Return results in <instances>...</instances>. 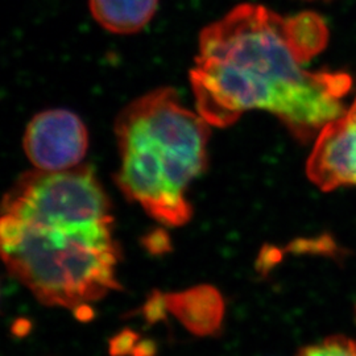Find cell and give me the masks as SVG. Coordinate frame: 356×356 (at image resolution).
<instances>
[{
	"label": "cell",
	"instance_id": "obj_2",
	"mask_svg": "<svg viewBox=\"0 0 356 356\" xmlns=\"http://www.w3.org/2000/svg\"><path fill=\"white\" fill-rule=\"evenodd\" d=\"M209 126L172 88L129 103L115 122V182L123 195L161 225H186L193 216L186 191L207 164Z\"/></svg>",
	"mask_w": 356,
	"mask_h": 356
},
{
	"label": "cell",
	"instance_id": "obj_6",
	"mask_svg": "<svg viewBox=\"0 0 356 356\" xmlns=\"http://www.w3.org/2000/svg\"><path fill=\"white\" fill-rule=\"evenodd\" d=\"M306 172L321 191L356 186V98L347 111L319 131Z\"/></svg>",
	"mask_w": 356,
	"mask_h": 356
},
{
	"label": "cell",
	"instance_id": "obj_4",
	"mask_svg": "<svg viewBox=\"0 0 356 356\" xmlns=\"http://www.w3.org/2000/svg\"><path fill=\"white\" fill-rule=\"evenodd\" d=\"M0 214L41 227L78 229L114 223L111 200L89 165L23 173L4 193Z\"/></svg>",
	"mask_w": 356,
	"mask_h": 356
},
{
	"label": "cell",
	"instance_id": "obj_12",
	"mask_svg": "<svg viewBox=\"0 0 356 356\" xmlns=\"http://www.w3.org/2000/svg\"><path fill=\"white\" fill-rule=\"evenodd\" d=\"M156 353V347L151 341H140L134 350L132 356H153Z\"/></svg>",
	"mask_w": 356,
	"mask_h": 356
},
{
	"label": "cell",
	"instance_id": "obj_3",
	"mask_svg": "<svg viewBox=\"0 0 356 356\" xmlns=\"http://www.w3.org/2000/svg\"><path fill=\"white\" fill-rule=\"evenodd\" d=\"M114 223L64 229L0 214V261L42 305L76 312L122 286Z\"/></svg>",
	"mask_w": 356,
	"mask_h": 356
},
{
	"label": "cell",
	"instance_id": "obj_9",
	"mask_svg": "<svg viewBox=\"0 0 356 356\" xmlns=\"http://www.w3.org/2000/svg\"><path fill=\"white\" fill-rule=\"evenodd\" d=\"M298 356H356V342L342 335L304 348Z\"/></svg>",
	"mask_w": 356,
	"mask_h": 356
},
{
	"label": "cell",
	"instance_id": "obj_7",
	"mask_svg": "<svg viewBox=\"0 0 356 356\" xmlns=\"http://www.w3.org/2000/svg\"><path fill=\"white\" fill-rule=\"evenodd\" d=\"M164 301L166 310L194 334L213 332L222 317L220 296L210 286L164 294Z\"/></svg>",
	"mask_w": 356,
	"mask_h": 356
},
{
	"label": "cell",
	"instance_id": "obj_1",
	"mask_svg": "<svg viewBox=\"0 0 356 356\" xmlns=\"http://www.w3.org/2000/svg\"><path fill=\"white\" fill-rule=\"evenodd\" d=\"M327 40V26L316 13L284 17L261 4L234 7L200 35L189 74L197 113L222 128L247 111L264 110L300 140L318 135L343 114L353 83L344 73L304 67Z\"/></svg>",
	"mask_w": 356,
	"mask_h": 356
},
{
	"label": "cell",
	"instance_id": "obj_8",
	"mask_svg": "<svg viewBox=\"0 0 356 356\" xmlns=\"http://www.w3.org/2000/svg\"><path fill=\"white\" fill-rule=\"evenodd\" d=\"M94 20L115 35H134L151 23L159 0H89Z\"/></svg>",
	"mask_w": 356,
	"mask_h": 356
},
{
	"label": "cell",
	"instance_id": "obj_5",
	"mask_svg": "<svg viewBox=\"0 0 356 356\" xmlns=\"http://www.w3.org/2000/svg\"><path fill=\"white\" fill-rule=\"evenodd\" d=\"M23 148L35 169L58 172L81 165L89 149V131L78 115L51 108L28 123Z\"/></svg>",
	"mask_w": 356,
	"mask_h": 356
},
{
	"label": "cell",
	"instance_id": "obj_10",
	"mask_svg": "<svg viewBox=\"0 0 356 356\" xmlns=\"http://www.w3.org/2000/svg\"><path fill=\"white\" fill-rule=\"evenodd\" d=\"M140 342V335L132 330H123L116 334L108 343L111 356H128L134 354L135 347Z\"/></svg>",
	"mask_w": 356,
	"mask_h": 356
},
{
	"label": "cell",
	"instance_id": "obj_11",
	"mask_svg": "<svg viewBox=\"0 0 356 356\" xmlns=\"http://www.w3.org/2000/svg\"><path fill=\"white\" fill-rule=\"evenodd\" d=\"M166 312L168 310L164 301V294L160 292H153L151 297L147 300L145 305L143 306V314L148 323L161 321L165 317Z\"/></svg>",
	"mask_w": 356,
	"mask_h": 356
}]
</instances>
